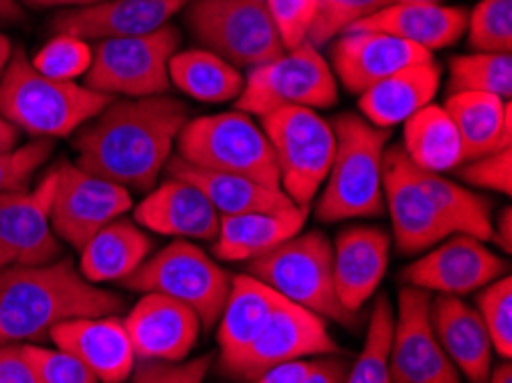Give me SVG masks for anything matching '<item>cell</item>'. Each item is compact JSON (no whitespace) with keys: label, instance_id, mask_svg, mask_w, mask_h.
<instances>
[{"label":"cell","instance_id":"obj_37","mask_svg":"<svg viewBox=\"0 0 512 383\" xmlns=\"http://www.w3.org/2000/svg\"><path fill=\"white\" fill-rule=\"evenodd\" d=\"M395 3H405V0H317V14L308 30L306 42L320 49L331 39L347 33L354 23L368 19Z\"/></svg>","mask_w":512,"mask_h":383},{"label":"cell","instance_id":"obj_53","mask_svg":"<svg viewBox=\"0 0 512 383\" xmlns=\"http://www.w3.org/2000/svg\"><path fill=\"white\" fill-rule=\"evenodd\" d=\"M10 58H12V44L10 39L0 33V78H3L7 65H10Z\"/></svg>","mask_w":512,"mask_h":383},{"label":"cell","instance_id":"obj_50","mask_svg":"<svg viewBox=\"0 0 512 383\" xmlns=\"http://www.w3.org/2000/svg\"><path fill=\"white\" fill-rule=\"evenodd\" d=\"M19 147V129L0 115V156L10 154Z\"/></svg>","mask_w":512,"mask_h":383},{"label":"cell","instance_id":"obj_27","mask_svg":"<svg viewBox=\"0 0 512 383\" xmlns=\"http://www.w3.org/2000/svg\"><path fill=\"white\" fill-rule=\"evenodd\" d=\"M281 303V296L258 278L248 273L232 278L228 301L219 317V351L226 372H232L242 361Z\"/></svg>","mask_w":512,"mask_h":383},{"label":"cell","instance_id":"obj_52","mask_svg":"<svg viewBox=\"0 0 512 383\" xmlns=\"http://www.w3.org/2000/svg\"><path fill=\"white\" fill-rule=\"evenodd\" d=\"M21 7L17 0H0V21H19Z\"/></svg>","mask_w":512,"mask_h":383},{"label":"cell","instance_id":"obj_4","mask_svg":"<svg viewBox=\"0 0 512 383\" xmlns=\"http://www.w3.org/2000/svg\"><path fill=\"white\" fill-rule=\"evenodd\" d=\"M111 97L74 81H53L30 65L23 49L12 51L0 78V115L33 138H67L90 122Z\"/></svg>","mask_w":512,"mask_h":383},{"label":"cell","instance_id":"obj_24","mask_svg":"<svg viewBox=\"0 0 512 383\" xmlns=\"http://www.w3.org/2000/svg\"><path fill=\"white\" fill-rule=\"evenodd\" d=\"M467 19L469 12L464 7L441 5L434 0H405L354 23L349 30L393 35L432 53L460 42L467 33Z\"/></svg>","mask_w":512,"mask_h":383},{"label":"cell","instance_id":"obj_23","mask_svg":"<svg viewBox=\"0 0 512 383\" xmlns=\"http://www.w3.org/2000/svg\"><path fill=\"white\" fill-rule=\"evenodd\" d=\"M134 221L143 230L166 237L214 241L221 216L196 186L168 177L164 184L145 195L134 211Z\"/></svg>","mask_w":512,"mask_h":383},{"label":"cell","instance_id":"obj_6","mask_svg":"<svg viewBox=\"0 0 512 383\" xmlns=\"http://www.w3.org/2000/svg\"><path fill=\"white\" fill-rule=\"evenodd\" d=\"M248 276L322 319L338 324L356 319L338 301L333 287V246L322 232H299L269 253L253 257L248 260Z\"/></svg>","mask_w":512,"mask_h":383},{"label":"cell","instance_id":"obj_47","mask_svg":"<svg viewBox=\"0 0 512 383\" xmlns=\"http://www.w3.org/2000/svg\"><path fill=\"white\" fill-rule=\"evenodd\" d=\"M310 367H313V361H306V358L304 361L281 363L276 367H269L253 383H301L310 372Z\"/></svg>","mask_w":512,"mask_h":383},{"label":"cell","instance_id":"obj_7","mask_svg":"<svg viewBox=\"0 0 512 383\" xmlns=\"http://www.w3.org/2000/svg\"><path fill=\"white\" fill-rule=\"evenodd\" d=\"M122 285L134 292L164 294L180 301L196 312L200 324L212 328L228 301L232 276L203 248L177 239L157 255L147 257L141 267L122 280Z\"/></svg>","mask_w":512,"mask_h":383},{"label":"cell","instance_id":"obj_3","mask_svg":"<svg viewBox=\"0 0 512 383\" xmlns=\"http://www.w3.org/2000/svg\"><path fill=\"white\" fill-rule=\"evenodd\" d=\"M331 127L336 134V152L317 198L315 216L322 223L382 216L389 131L352 113L338 115Z\"/></svg>","mask_w":512,"mask_h":383},{"label":"cell","instance_id":"obj_32","mask_svg":"<svg viewBox=\"0 0 512 383\" xmlns=\"http://www.w3.org/2000/svg\"><path fill=\"white\" fill-rule=\"evenodd\" d=\"M400 147L416 168L428 173L441 175L467 163L462 138L444 106L430 104L405 120Z\"/></svg>","mask_w":512,"mask_h":383},{"label":"cell","instance_id":"obj_43","mask_svg":"<svg viewBox=\"0 0 512 383\" xmlns=\"http://www.w3.org/2000/svg\"><path fill=\"white\" fill-rule=\"evenodd\" d=\"M53 152V140L37 138L17 150L0 156V193L26 189L30 177L44 166Z\"/></svg>","mask_w":512,"mask_h":383},{"label":"cell","instance_id":"obj_35","mask_svg":"<svg viewBox=\"0 0 512 383\" xmlns=\"http://www.w3.org/2000/svg\"><path fill=\"white\" fill-rule=\"evenodd\" d=\"M448 92H487L510 101L512 58L506 53H469L451 60Z\"/></svg>","mask_w":512,"mask_h":383},{"label":"cell","instance_id":"obj_5","mask_svg":"<svg viewBox=\"0 0 512 383\" xmlns=\"http://www.w3.org/2000/svg\"><path fill=\"white\" fill-rule=\"evenodd\" d=\"M177 156L196 168L248 177L269 189H281L276 156L265 131L242 111L186 122L177 136Z\"/></svg>","mask_w":512,"mask_h":383},{"label":"cell","instance_id":"obj_41","mask_svg":"<svg viewBox=\"0 0 512 383\" xmlns=\"http://www.w3.org/2000/svg\"><path fill=\"white\" fill-rule=\"evenodd\" d=\"M37 383H99L79 358L62 349L23 345Z\"/></svg>","mask_w":512,"mask_h":383},{"label":"cell","instance_id":"obj_48","mask_svg":"<svg viewBox=\"0 0 512 383\" xmlns=\"http://www.w3.org/2000/svg\"><path fill=\"white\" fill-rule=\"evenodd\" d=\"M345 381V363L338 358H322L313 361V367L301 383H343Z\"/></svg>","mask_w":512,"mask_h":383},{"label":"cell","instance_id":"obj_36","mask_svg":"<svg viewBox=\"0 0 512 383\" xmlns=\"http://www.w3.org/2000/svg\"><path fill=\"white\" fill-rule=\"evenodd\" d=\"M395 312L386 296H379L375 308L370 312V326L366 335V345L356 356L349 374L343 383H393L389 370V351L393 338Z\"/></svg>","mask_w":512,"mask_h":383},{"label":"cell","instance_id":"obj_34","mask_svg":"<svg viewBox=\"0 0 512 383\" xmlns=\"http://www.w3.org/2000/svg\"><path fill=\"white\" fill-rule=\"evenodd\" d=\"M416 175L453 234H467L480 241L492 239V207L483 195L428 170L416 168Z\"/></svg>","mask_w":512,"mask_h":383},{"label":"cell","instance_id":"obj_11","mask_svg":"<svg viewBox=\"0 0 512 383\" xmlns=\"http://www.w3.org/2000/svg\"><path fill=\"white\" fill-rule=\"evenodd\" d=\"M338 99L336 74L310 42L285 51L281 58L253 67L237 97V111L265 117L278 108H329Z\"/></svg>","mask_w":512,"mask_h":383},{"label":"cell","instance_id":"obj_14","mask_svg":"<svg viewBox=\"0 0 512 383\" xmlns=\"http://www.w3.org/2000/svg\"><path fill=\"white\" fill-rule=\"evenodd\" d=\"M430 301V292L423 289H400L389 351L393 383H462L432 331Z\"/></svg>","mask_w":512,"mask_h":383},{"label":"cell","instance_id":"obj_28","mask_svg":"<svg viewBox=\"0 0 512 383\" xmlns=\"http://www.w3.org/2000/svg\"><path fill=\"white\" fill-rule=\"evenodd\" d=\"M441 85V67L437 62H421L382 78L361 92L359 108L363 117L377 129L389 131L395 124L409 120L421 108L430 106Z\"/></svg>","mask_w":512,"mask_h":383},{"label":"cell","instance_id":"obj_13","mask_svg":"<svg viewBox=\"0 0 512 383\" xmlns=\"http://www.w3.org/2000/svg\"><path fill=\"white\" fill-rule=\"evenodd\" d=\"M56 184L53 166L33 191L0 193V269L37 267L60 257V239L51 228Z\"/></svg>","mask_w":512,"mask_h":383},{"label":"cell","instance_id":"obj_2","mask_svg":"<svg viewBox=\"0 0 512 383\" xmlns=\"http://www.w3.org/2000/svg\"><path fill=\"white\" fill-rule=\"evenodd\" d=\"M124 301L81 276L72 260L0 269V345L49 338L51 328L81 317L118 315Z\"/></svg>","mask_w":512,"mask_h":383},{"label":"cell","instance_id":"obj_42","mask_svg":"<svg viewBox=\"0 0 512 383\" xmlns=\"http://www.w3.org/2000/svg\"><path fill=\"white\" fill-rule=\"evenodd\" d=\"M455 173L462 177V182H467L469 186H476V189L510 195L512 193V147L483 154L478 156V159L462 163Z\"/></svg>","mask_w":512,"mask_h":383},{"label":"cell","instance_id":"obj_21","mask_svg":"<svg viewBox=\"0 0 512 383\" xmlns=\"http://www.w3.org/2000/svg\"><path fill=\"white\" fill-rule=\"evenodd\" d=\"M391 237L377 225H349L333 244V287L338 301L356 317L375 296L389 269Z\"/></svg>","mask_w":512,"mask_h":383},{"label":"cell","instance_id":"obj_19","mask_svg":"<svg viewBox=\"0 0 512 383\" xmlns=\"http://www.w3.org/2000/svg\"><path fill=\"white\" fill-rule=\"evenodd\" d=\"M430 60H434L432 53L421 46L393 35L370 33V30H347L338 35L331 46V65L336 81L356 95L400 69Z\"/></svg>","mask_w":512,"mask_h":383},{"label":"cell","instance_id":"obj_49","mask_svg":"<svg viewBox=\"0 0 512 383\" xmlns=\"http://www.w3.org/2000/svg\"><path fill=\"white\" fill-rule=\"evenodd\" d=\"M490 241H494V244L501 250H506V253L512 250V209L510 207H503L499 211V218H496V223H492Z\"/></svg>","mask_w":512,"mask_h":383},{"label":"cell","instance_id":"obj_17","mask_svg":"<svg viewBox=\"0 0 512 383\" xmlns=\"http://www.w3.org/2000/svg\"><path fill=\"white\" fill-rule=\"evenodd\" d=\"M331 354H338V345L327 331V322L315 312L283 299L230 374L244 381H255L269 367Z\"/></svg>","mask_w":512,"mask_h":383},{"label":"cell","instance_id":"obj_16","mask_svg":"<svg viewBox=\"0 0 512 383\" xmlns=\"http://www.w3.org/2000/svg\"><path fill=\"white\" fill-rule=\"evenodd\" d=\"M508 262L492 253L485 241L451 234V237L432 246L421 260L411 262L400 273L407 287L437 292L446 296H464L478 292L492 280L506 276Z\"/></svg>","mask_w":512,"mask_h":383},{"label":"cell","instance_id":"obj_45","mask_svg":"<svg viewBox=\"0 0 512 383\" xmlns=\"http://www.w3.org/2000/svg\"><path fill=\"white\" fill-rule=\"evenodd\" d=\"M212 356L191 358L182 363H159V361H138L129 383H203L207 377Z\"/></svg>","mask_w":512,"mask_h":383},{"label":"cell","instance_id":"obj_18","mask_svg":"<svg viewBox=\"0 0 512 383\" xmlns=\"http://www.w3.org/2000/svg\"><path fill=\"white\" fill-rule=\"evenodd\" d=\"M122 322L136 361L159 363H182L203 328L196 312L164 294H145Z\"/></svg>","mask_w":512,"mask_h":383},{"label":"cell","instance_id":"obj_30","mask_svg":"<svg viewBox=\"0 0 512 383\" xmlns=\"http://www.w3.org/2000/svg\"><path fill=\"white\" fill-rule=\"evenodd\" d=\"M444 111L462 138L467 161L512 147L510 101L487 92H453Z\"/></svg>","mask_w":512,"mask_h":383},{"label":"cell","instance_id":"obj_33","mask_svg":"<svg viewBox=\"0 0 512 383\" xmlns=\"http://www.w3.org/2000/svg\"><path fill=\"white\" fill-rule=\"evenodd\" d=\"M168 76L170 85L203 104L235 101L244 90L242 72L207 49L177 51L168 65Z\"/></svg>","mask_w":512,"mask_h":383},{"label":"cell","instance_id":"obj_12","mask_svg":"<svg viewBox=\"0 0 512 383\" xmlns=\"http://www.w3.org/2000/svg\"><path fill=\"white\" fill-rule=\"evenodd\" d=\"M58 184L51 205V228L65 244L81 248L104 225L118 221L134 205L131 191L104 177L90 175L76 163H56Z\"/></svg>","mask_w":512,"mask_h":383},{"label":"cell","instance_id":"obj_15","mask_svg":"<svg viewBox=\"0 0 512 383\" xmlns=\"http://www.w3.org/2000/svg\"><path fill=\"white\" fill-rule=\"evenodd\" d=\"M384 205L389 207L393 239L402 255L425 253L451 237L444 218L425 193L416 166L400 145L384 152Z\"/></svg>","mask_w":512,"mask_h":383},{"label":"cell","instance_id":"obj_8","mask_svg":"<svg viewBox=\"0 0 512 383\" xmlns=\"http://www.w3.org/2000/svg\"><path fill=\"white\" fill-rule=\"evenodd\" d=\"M184 10L193 37L230 65L253 69L285 53L267 0H191Z\"/></svg>","mask_w":512,"mask_h":383},{"label":"cell","instance_id":"obj_51","mask_svg":"<svg viewBox=\"0 0 512 383\" xmlns=\"http://www.w3.org/2000/svg\"><path fill=\"white\" fill-rule=\"evenodd\" d=\"M28 7H88L104 0H23Z\"/></svg>","mask_w":512,"mask_h":383},{"label":"cell","instance_id":"obj_20","mask_svg":"<svg viewBox=\"0 0 512 383\" xmlns=\"http://www.w3.org/2000/svg\"><path fill=\"white\" fill-rule=\"evenodd\" d=\"M191 0H104L88 7H74L51 21L56 35L85 39H118L150 35L164 28Z\"/></svg>","mask_w":512,"mask_h":383},{"label":"cell","instance_id":"obj_39","mask_svg":"<svg viewBox=\"0 0 512 383\" xmlns=\"http://www.w3.org/2000/svg\"><path fill=\"white\" fill-rule=\"evenodd\" d=\"M478 315L490 335L492 349L503 361L512 356V278L501 276L478 294Z\"/></svg>","mask_w":512,"mask_h":383},{"label":"cell","instance_id":"obj_29","mask_svg":"<svg viewBox=\"0 0 512 383\" xmlns=\"http://www.w3.org/2000/svg\"><path fill=\"white\" fill-rule=\"evenodd\" d=\"M79 271L92 285L122 283L150 257L152 239L136 221L118 218L79 248Z\"/></svg>","mask_w":512,"mask_h":383},{"label":"cell","instance_id":"obj_40","mask_svg":"<svg viewBox=\"0 0 512 383\" xmlns=\"http://www.w3.org/2000/svg\"><path fill=\"white\" fill-rule=\"evenodd\" d=\"M37 72L53 81H76L88 74L92 65V46L72 35H56L30 58Z\"/></svg>","mask_w":512,"mask_h":383},{"label":"cell","instance_id":"obj_46","mask_svg":"<svg viewBox=\"0 0 512 383\" xmlns=\"http://www.w3.org/2000/svg\"><path fill=\"white\" fill-rule=\"evenodd\" d=\"M0 383H37L23 345H0Z\"/></svg>","mask_w":512,"mask_h":383},{"label":"cell","instance_id":"obj_54","mask_svg":"<svg viewBox=\"0 0 512 383\" xmlns=\"http://www.w3.org/2000/svg\"><path fill=\"white\" fill-rule=\"evenodd\" d=\"M487 383H512L510 361H506L503 365L496 367L494 372H490V379H487Z\"/></svg>","mask_w":512,"mask_h":383},{"label":"cell","instance_id":"obj_31","mask_svg":"<svg viewBox=\"0 0 512 383\" xmlns=\"http://www.w3.org/2000/svg\"><path fill=\"white\" fill-rule=\"evenodd\" d=\"M168 177L184 179L196 186L205 195L219 216H237L246 211H271L292 207V200L281 189H269V186L255 182V179L214 173V170L196 168L182 161L180 156H170Z\"/></svg>","mask_w":512,"mask_h":383},{"label":"cell","instance_id":"obj_9","mask_svg":"<svg viewBox=\"0 0 512 383\" xmlns=\"http://www.w3.org/2000/svg\"><path fill=\"white\" fill-rule=\"evenodd\" d=\"M262 120V131L276 156L281 189L292 205L308 207L329 175L336 134L313 108H278Z\"/></svg>","mask_w":512,"mask_h":383},{"label":"cell","instance_id":"obj_26","mask_svg":"<svg viewBox=\"0 0 512 383\" xmlns=\"http://www.w3.org/2000/svg\"><path fill=\"white\" fill-rule=\"evenodd\" d=\"M308 221V207L246 211L221 216L214 239V255L223 262H248L269 253L283 241L297 237Z\"/></svg>","mask_w":512,"mask_h":383},{"label":"cell","instance_id":"obj_44","mask_svg":"<svg viewBox=\"0 0 512 383\" xmlns=\"http://www.w3.org/2000/svg\"><path fill=\"white\" fill-rule=\"evenodd\" d=\"M267 10L285 51H292L308 39V30L317 14V0H267Z\"/></svg>","mask_w":512,"mask_h":383},{"label":"cell","instance_id":"obj_38","mask_svg":"<svg viewBox=\"0 0 512 383\" xmlns=\"http://www.w3.org/2000/svg\"><path fill=\"white\" fill-rule=\"evenodd\" d=\"M469 46L476 53H512V0H480L467 19Z\"/></svg>","mask_w":512,"mask_h":383},{"label":"cell","instance_id":"obj_22","mask_svg":"<svg viewBox=\"0 0 512 383\" xmlns=\"http://www.w3.org/2000/svg\"><path fill=\"white\" fill-rule=\"evenodd\" d=\"M49 338L58 349L79 358L102 383H124L138 363L127 328L115 315L72 319L53 326Z\"/></svg>","mask_w":512,"mask_h":383},{"label":"cell","instance_id":"obj_25","mask_svg":"<svg viewBox=\"0 0 512 383\" xmlns=\"http://www.w3.org/2000/svg\"><path fill=\"white\" fill-rule=\"evenodd\" d=\"M430 324L446 356L471 383H487L492 372V342L478 310L462 296L439 294L430 301Z\"/></svg>","mask_w":512,"mask_h":383},{"label":"cell","instance_id":"obj_1","mask_svg":"<svg viewBox=\"0 0 512 383\" xmlns=\"http://www.w3.org/2000/svg\"><path fill=\"white\" fill-rule=\"evenodd\" d=\"M186 122L189 108L173 97L111 99L74 134L76 166L129 191H152Z\"/></svg>","mask_w":512,"mask_h":383},{"label":"cell","instance_id":"obj_10","mask_svg":"<svg viewBox=\"0 0 512 383\" xmlns=\"http://www.w3.org/2000/svg\"><path fill=\"white\" fill-rule=\"evenodd\" d=\"M180 49V30L164 26L150 35L102 39L92 49L85 88L127 99L157 97L170 88L168 65Z\"/></svg>","mask_w":512,"mask_h":383}]
</instances>
